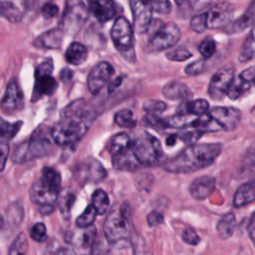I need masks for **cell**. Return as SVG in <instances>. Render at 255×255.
<instances>
[{
  "mask_svg": "<svg viewBox=\"0 0 255 255\" xmlns=\"http://www.w3.org/2000/svg\"><path fill=\"white\" fill-rule=\"evenodd\" d=\"M132 14V27L136 33L146 32L150 26L152 9L147 0H129Z\"/></svg>",
  "mask_w": 255,
  "mask_h": 255,
  "instance_id": "obj_13",
  "label": "cell"
},
{
  "mask_svg": "<svg viewBox=\"0 0 255 255\" xmlns=\"http://www.w3.org/2000/svg\"><path fill=\"white\" fill-rule=\"evenodd\" d=\"M131 147V138L126 132H119L112 136L109 141L108 148L113 155L124 152Z\"/></svg>",
  "mask_w": 255,
  "mask_h": 255,
  "instance_id": "obj_28",
  "label": "cell"
},
{
  "mask_svg": "<svg viewBox=\"0 0 255 255\" xmlns=\"http://www.w3.org/2000/svg\"><path fill=\"white\" fill-rule=\"evenodd\" d=\"M30 236L37 242H44L47 239V229L44 223L38 222L34 224L30 231Z\"/></svg>",
  "mask_w": 255,
  "mask_h": 255,
  "instance_id": "obj_42",
  "label": "cell"
},
{
  "mask_svg": "<svg viewBox=\"0 0 255 255\" xmlns=\"http://www.w3.org/2000/svg\"><path fill=\"white\" fill-rule=\"evenodd\" d=\"M53 61L47 59L42 62L35 73V85L32 96V101L36 102L43 96H51L57 90V82L52 76Z\"/></svg>",
  "mask_w": 255,
  "mask_h": 255,
  "instance_id": "obj_9",
  "label": "cell"
},
{
  "mask_svg": "<svg viewBox=\"0 0 255 255\" xmlns=\"http://www.w3.org/2000/svg\"><path fill=\"white\" fill-rule=\"evenodd\" d=\"M114 68L108 62H101L97 64L88 76L89 91L96 95L109 83L114 75Z\"/></svg>",
  "mask_w": 255,
  "mask_h": 255,
  "instance_id": "obj_15",
  "label": "cell"
},
{
  "mask_svg": "<svg viewBox=\"0 0 255 255\" xmlns=\"http://www.w3.org/2000/svg\"><path fill=\"white\" fill-rule=\"evenodd\" d=\"M181 32L174 23H166L159 27L149 39L146 49L150 53H157L173 47L180 39Z\"/></svg>",
  "mask_w": 255,
  "mask_h": 255,
  "instance_id": "obj_10",
  "label": "cell"
},
{
  "mask_svg": "<svg viewBox=\"0 0 255 255\" xmlns=\"http://www.w3.org/2000/svg\"><path fill=\"white\" fill-rule=\"evenodd\" d=\"M190 28L196 33H202L207 29V19L206 13L198 14L192 17L190 20Z\"/></svg>",
  "mask_w": 255,
  "mask_h": 255,
  "instance_id": "obj_41",
  "label": "cell"
},
{
  "mask_svg": "<svg viewBox=\"0 0 255 255\" xmlns=\"http://www.w3.org/2000/svg\"><path fill=\"white\" fill-rule=\"evenodd\" d=\"M131 150L143 166L160 165L165 158L159 139L142 129L135 131L131 137Z\"/></svg>",
  "mask_w": 255,
  "mask_h": 255,
  "instance_id": "obj_4",
  "label": "cell"
},
{
  "mask_svg": "<svg viewBox=\"0 0 255 255\" xmlns=\"http://www.w3.org/2000/svg\"><path fill=\"white\" fill-rule=\"evenodd\" d=\"M53 137L51 130L45 127H39L31 137L19 144L12 155V160L17 163L25 162L37 157L47 155L53 150Z\"/></svg>",
  "mask_w": 255,
  "mask_h": 255,
  "instance_id": "obj_5",
  "label": "cell"
},
{
  "mask_svg": "<svg viewBox=\"0 0 255 255\" xmlns=\"http://www.w3.org/2000/svg\"><path fill=\"white\" fill-rule=\"evenodd\" d=\"M206 69V62L205 60H197L193 63H190L188 66L185 67V74L189 76H197L202 74Z\"/></svg>",
  "mask_w": 255,
  "mask_h": 255,
  "instance_id": "obj_44",
  "label": "cell"
},
{
  "mask_svg": "<svg viewBox=\"0 0 255 255\" xmlns=\"http://www.w3.org/2000/svg\"><path fill=\"white\" fill-rule=\"evenodd\" d=\"M97 211L95 209V207L93 206V204H89L87 206V208L84 210V212L77 218L76 220V224L79 228H88L89 226H92L96 216H97Z\"/></svg>",
  "mask_w": 255,
  "mask_h": 255,
  "instance_id": "obj_36",
  "label": "cell"
},
{
  "mask_svg": "<svg viewBox=\"0 0 255 255\" xmlns=\"http://www.w3.org/2000/svg\"><path fill=\"white\" fill-rule=\"evenodd\" d=\"M89 9L100 23L110 21L117 13L114 0H92L89 2Z\"/></svg>",
  "mask_w": 255,
  "mask_h": 255,
  "instance_id": "obj_18",
  "label": "cell"
},
{
  "mask_svg": "<svg viewBox=\"0 0 255 255\" xmlns=\"http://www.w3.org/2000/svg\"><path fill=\"white\" fill-rule=\"evenodd\" d=\"M174 1H175L178 5H181V4H182V2H183L184 0H174Z\"/></svg>",
  "mask_w": 255,
  "mask_h": 255,
  "instance_id": "obj_52",
  "label": "cell"
},
{
  "mask_svg": "<svg viewBox=\"0 0 255 255\" xmlns=\"http://www.w3.org/2000/svg\"><path fill=\"white\" fill-rule=\"evenodd\" d=\"M166 58L170 61L173 62H183L187 59H189L192 54L190 53V51L183 47V46H178V47H174V48H169V50L166 52L165 54Z\"/></svg>",
  "mask_w": 255,
  "mask_h": 255,
  "instance_id": "obj_37",
  "label": "cell"
},
{
  "mask_svg": "<svg viewBox=\"0 0 255 255\" xmlns=\"http://www.w3.org/2000/svg\"><path fill=\"white\" fill-rule=\"evenodd\" d=\"M255 57V24L253 25L251 32L246 38L241 52L239 54V61L241 63H245L250 61Z\"/></svg>",
  "mask_w": 255,
  "mask_h": 255,
  "instance_id": "obj_31",
  "label": "cell"
},
{
  "mask_svg": "<svg viewBox=\"0 0 255 255\" xmlns=\"http://www.w3.org/2000/svg\"><path fill=\"white\" fill-rule=\"evenodd\" d=\"M198 51L204 60L211 58L216 51L215 41L211 37H206L198 46Z\"/></svg>",
  "mask_w": 255,
  "mask_h": 255,
  "instance_id": "obj_39",
  "label": "cell"
},
{
  "mask_svg": "<svg viewBox=\"0 0 255 255\" xmlns=\"http://www.w3.org/2000/svg\"><path fill=\"white\" fill-rule=\"evenodd\" d=\"M115 123L119 127L126 128H132L136 125V121L133 117V113L128 109L121 110L115 115Z\"/></svg>",
  "mask_w": 255,
  "mask_h": 255,
  "instance_id": "obj_34",
  "label": "cell"
},
{
  "mask_svg": "<svg viewBox=\"0 0 255 255\" xmlns=\"http://www.w3.org/2000/svg\"><path fill=\"white\" fill-rule=\"evenodd\" d=\"M175 139H176V135L175 134H171V135H169V137H167V139H166V144L167 145H173L174 143H175Z\"/></svg>",
  "mask_w": 255,
  "mask_h": 255,
  "instance_id": "obj_51",
  "label": "cell"
},
{
  "mask_svg": "<svg viewBox=\"0 0 255 255\" xmlns=\"http://www.w3.org/2000/svg\"><path fill=\"white\" fill-rule=\"evenodd\" d=\"M146 221L149 226H158L163 222V216L157 211H151L146 216Z\"/></svg>",
  "mask_w": 255,
  "mask_h": 255,
  "instance_id": "obj_48",
  "label": "cell"
},
{
  "mask_svg": "<svg viewBox=\"0 0 255 255\" xmlns=\"http://www.w3.org/2000/svg\"><path fill=\"white\" fill-rule=\"evenodd\" d=\"M88 14V8L83 0H66L61 29L68 33H76L86 22Z\"/></svg>",
  "mask_w": 255,
  "mask_h": 255,
  "instance_id": "obj_7",
  "label": "cell"
},
{
  "mask_svg": "<svg viewBox=\"0 0 255 255\" xmlns=\"http://www.w3.org/2000/svg\"><path fill=\"white\" fill-rule=\"evenodd\" d=\"M181 238L186 244L192 245V246H195L200 242V237L198 236L196 231L192 228L184 229L181 233Z\"/></svg>",
  "mask_w": 255,
  "mask_h": 255,
  "instance_id": "obj_45",
  "label": "cell"
},
{
  "mask_svg": "<svg viewBox=\"0 0 255 255\" xmlns=\"http://www.w3.org/2000/svg\"><path fill=\"white\" fill-rule=\"evenodd\" d=\"M111 37L115 47L123 55L133 54V27L125 17H118L111 29Z\"/></svg>",
  "mask_w": 255,
  "mask_h": 255,
  "instance_id": "obj_8",
  "label": "cell"
},
{
  "mask_svg": "<svg viewBox=\"0 0 255 255\" xmlns=\"http://www.w3.org/2000/svg\"><path fill=\"white\" fill-rule=\"evenodd\" d=\"M209 110V104L206 100L197 99L193 101H187L180 105L177 110V115L180 116H201L207 113Z\"/></svg>",
  "mask_w": 255,
  "mask_h": 255,
  "instance_id": "obj_25",
  "label": "cell"
},
{
  "mask_svg": "<svg viewBox=\"0 0 255 255\" xmlns=\"http://www.w3.org/2000/svg\"><path fill=\"white\" fill-rule=\"evenodd\" d=\"M75 194L70 190H65L58 196V206L60 208L63 216L68 217L71 211V208L75 202Z\"/></svg>",
  "mask_w": 255,
  "mask_h": 255,
  "instance_id": "obj_35",
  "label": "cell"
},
{
  "mask_svg": "<svg viewBox=\"0 0 255 255\" xmlns=\"http://www.w3.org/2000/svg\"><path fill=\"white\" fill-rule=\"evenodd\" d=\"M92 204L98 214H105L110 206V199L106 191H104L103 189L95 190L92 194Z\"/></svg>",
  "mask_w": 255,
  "mask_h": 255,
  "instance_id": "obj_32",
  "label": "cell"
},
{
  "mask_svg": "<svg viewBox=\"0 0 255 255\" xmlns=\"http://www.w3.org/2000/svg\"><path fill=\"white\" fill-rule=\"evenodd\" d=\"M24 105V97L22 91L15 80H12L5 91L1 101V109L6 114H13L20 111Z\"/></svg>",
  "mask_w": 255,
  "mask_h": 255,
  "instance_id": "obj_17",
  "label": "cell"
},
{
  "mask_svg": "<svg viewBox=\"0 0 255 255\" xmlns=\"http://www.w3.org/2000/svg\"><path fill=\"white\" fill-rule=\"evenodd\" d=\"M65 58L67 62L72 65H81L88 58V49L79 42H73L67 48Z\"/></svg>",
  "mask_w": 255,
  "mask_h": 255,
  "instance_id": "obj_26",
  "label": "cell"
},
{
  "mask_svg": "<svg viewBox=\"0 0 255 255\" xmlns=\"http://www.w3.org/2000/svg\"><path fill=\"white\" fill-rule=\"evenodd\" d=\"M255 201V181H249L240 185L233 197L234 207L240 208Z\"/></svg>",
  "mask_w": 255,
  "mask_h": 255,
  "instance_id": "obj_23",
  "label": "cell"
},
{
  "mask_svg": "<svg viewBox=\"0 0 255 255\" xmlns=\"http://www.w3.org/2000/svg\"><path fill=\"white\" fill-rule=\"evenodd\" d=\"M2 225H3V218H2V216L0 215V228L2 227Z\"/></svg>",
  "mask_w": 255,
  "mask_h": 255,
  "instance_id": "obj_53",
  "label": "cell"
},
{
  "mask_svg": "<svg viewBox=\"0 0 255 255\" xmlns=\"http://www.w3.org/2000/svg\"><path fill=\"white\" fill-rule=\"evenodd\" d=\"M222 145L214 143H194L183 149L178 155L163 165L164 170L171 173H189L212 164L221 153Z\"/></svg>",
  "mask_w": 255,
  "mask_h": 255,
  "instance_id": "obj_2",
  "label": "cell"
},
{
  "mask_svg": "<svg viewBox=\"0 0 255 255\" xmlns=\"http://www.w3.org/2000/svg\"><path fill=\"white\" fill-rule=\"evenodd\" d=\"M51 0H25V9L27 12H33L41 9L46 3Z\"/></svg>",
  "mask_w": 255,
  "mask_h": 255,
  "instance_id": "obj_47",
  "label": "cell"
},
{
  "mask_svg": "<svg viewBox=\"0 0 255 255\" xmlns=\"http://www.w3.org/2000/svg\"><path fill=\"white\" fill-rule=\"evenodd\" d=\"M104 234L111 244H116L127 240L129 237V229L128 224V215L126 208L114 206L104 222Z\"/></svg>",
  "mask_w": 255,
  "mask_h": 255,
  "instance_id": "obj_6",
  "label": "cell"
},
{
  "mask_svg": "<svg viewBox=\"0 0 255 255\" xmlns=\"http://www.w3.org/2000/svg\"><path fill=\"white\" fill-rule=\"evenodd\" d=\"M40 10L42 12V15L46 19H51V18H54L58 14L59 7L57 5L51 3V2H48Z\"/></svg>",
  "mask_w": 255,
  "mask_h": 255,
  "instance_id": "obj_46",
  "label": "cell"
},
{
  "mask_svg": "<svg viewBox=\"0 0 255 255\" xmlns=\"http://www.w3.org/2000/svg\"><path fill=\"white\" fill-rule=\"evenodd\" d=\"M251 83L243 79L240 75L235 79H233L229 90L227 92V96L231 100H237L241 96H243L246 92H248L251 88Z\"/></svg>",
  "mask_w": 255,
  "mask_h": 255,
  "instance_id": "obj_29",
  "label": "cell"
},
{
  "mask_svg": "<svg viewBox=\"0 0 255 255\" xmlns=\"http://www.w3.org/2000/svg\"><path fill=\"white\" fill-rule=\"evenodd\" d=\"M152 11L158 14H168L171 11L169 0H147Z\"/></svg>",
  "mask_w": 255,
  "mask_h": 255,
  "instance_id": "obj_43",
  "label": "cell"
},
{
  "mask_svg": "<svg viewBox=\"0 0 255 255\" xmlns=\"http://www.w3.org/2000/svg\"><path fill=\"white\" fill-rule=\"evenodd\" d=\"M234 7L226 2H221L212 6L206 13L207 28L217 29L226 26L232 16Z\"/></svg>",
  "mask_w": 255,
  "mask_h": 255,
  "instance_id": "obj_16",
  "label": "cell"
},
{
  "mask_svg": "<svg viewBox=\"0 0 255 255\" xmlns=\"http://www.w3.org/2000/svg\"><path fill=\"white\" fill-rule=\"evenodd\" d=\"M236 225V218L232 212L224 214L217 222L216 231L220 239L226 240L230 238L234 232Z\"/></svg>",
  "mask_w": 255,
  "mask_h": 255,
  "instance_id": "obj_27",
  "label": "cell"
},
{
  "mask_svg": "<svg viewBox=\"0 0 255 255\" xmlns=\"http://www.w3.org/2000/svg\"><path fill=\"white\" fill-rule=\"evenodd\" d=\"M162 94L165 98L173 101L187 100L192 96L190 89L183 83L171 81L165 84L162 88Z\"/></svg>",
  "mask_w": 255,
  "mask_h": 255,
  "instance_id": "obj_21",
  "label": "cell"
},
{
  "mask_svg": "<svg viewBox=\"0 0 255 255\" xmlns=\"http://www.w3.org/2000/svg\"><path fill=\"white\" fill-rule=\"evenodd\" d=\"M248 233L253 245L255 246V211L251 215V218L248 224Z\"/></svg>",
  "mask_w": 255,
  "mask_h": 255,
  "instance_id": "obj_50",
  "label": "cell"
},
{
  "mask_svg": "<svg viewBox=\"0 0 255 255\" xmlns=\"http://www.w3.org/2000/svg\"><path fill=\"white\" fill-rule=\"evenodd\" d=\"M255 24V0H251L245 12L229 26V33H238Z\"/></svg>",
  "mask_w": 255,
  "mask_h": 255,
  "instance_id": "obj_24",
  "label": "cell"
},
{
  "mask_svg": "<svg viewBox=\"0 0 255 255\" xmlns=\"http://www.w3.org/2000/svg\"><path fill=\"white\" fill-rule=\"evenodd\" d=\"M9 153V145L7 142L0 141V171H2L5 167L7 158Z\"/></svg>",
  "mask_w": 255,
  "mask_h": 255,
  "instance_id": "obj_49",
  "label": "cell"
},
{
  "mask_svg": "<svg viewBox=\"0 0 255 255\" xmlns=\"http://www.w3.org/2000/svg\"><path fill=\"white\" fill-rule=\"evenodd\" d=\"M253 85H255V79H254V82H253Z\"/></svg>",
  "mask_w": 255,
  "mask_h": 255,
  "instance_id": "obj_54",
  "label": "cell"
},
{
  "mask_svg": "<svg viewBox=\"0 0 255 255\" xmlns=\"http://www.w3.org/2000/svg\"><path fill=\"white\" fill-rule=\"evenodd\" d=\"M234 79V70L230 67L219 69L213 74L208 86V95L214 101L222 100L227 96L229 87Z\"/></svg>",
  "mask_w": 255,
  "mask_h": 255,
  "instance_id": "obj_11",
  "label": "cell"
},
{
  "mask_svg": "<svg viewBox=\"0 0 255 255\" xmlns=\"http://www.w3.org/2000/svg\"><path fill=\"white\" fill-rule=\"evenodd\" d=\"M22 126V122L8 123L0 118V141L7 142L12 139L19 131Z\"/></svg>",
  "mask_w": 255,
  "mask_h": 255,
  "instance_id": "obj_33",
  "label": "cell"
},
{
  "mask_svg": "<svg viewBox=\"0 0 255 255\" xmlns=\"http://www.w3.org/2000/svg\"><path fill=\"white\" fill-rule=\"evenodd\" d=\"M28 250V241L25 234L20 233L10 246L9 254H25Z\"/></svg>",
  "mask_w": 255,
  "mask_h": 255,
  "instance_id": "obj_40",
  "label": "cell"
},
{
  "mask_svg": "<svg viewBox=\"0 0 255 255\" xmlns=\"http://www.w3.org/2000/svg\"><path fill=\"white\" fill-rule=\"evenodd\" d=\"M143 110L147 115L158 116L166 109V104L159 100H148L143 104Z\"/></svg>",
  "mask_w": 255,
  "mask_h": 255,
  "instance_id": "obj_38",
  "label": "cell"
},
{
  "mask_svg": "<svg viewBox=\"0 0 255 255\" xmlns=\"http://www.w3.org/2000/svg\"><path fill=\"white\" fill-rule=\"evenodd\" d=\"M61 187V175L52 167H44L40 177L32 184L31 199L40 206L41 212L50 213L58 199Z\"/></svg>",
  "mask_w": 255,
  "mask_h": 255,
  "instance_id": "obj_3",
  "label": "cell"
},
{
  "mask_svg": "<svg viewBox=\"0 0 255 255\" xmlns=\"http://www.w3.org/2000/svg\"><path fill=\"white\" fill-rule=\"evenodd\" d=\"M95 119L94 112L85 109L83 101L73 102L62 113V119L51 129L53 140L61 146L78 142Z\"/></svg>",
  "mask_w": 255,
  "mask_h": 255,
  "instance_id": "obj_1",
  "label": "cell"
},
{
  "mask_svg": "<svg viewBox=\"0 0 255 255\" xmlns=\"http://www.w3.org/2000/svg\"><path fill=\"white\" fill-rule=\"evenodd\" d=\"M215 188V178L203 175L195 178L189 185V193L196 200L207 198Z\"/></svg>",
  "mask_w": 255,
  "mask_h": 255,
  "instance_id": "obj_19",
  "label": "cell"
},
{
  "mask_svg": "<svg viewBox=\"0 0 255 255\" xmlns=\"http://www.w3.org/2000/svg\"><path fill=\"white\" fill-rule=\"evenodd\" d=\"M22 16L23 14L21 10L12 2H8V1L0 2V17L5 18L9 22L17 23L21 21Z\"/></svg>",
  "mask_w": 255,
  "mask_h": 255,
  "instance_id": "obj_30",
  "label": "cell"
},
{
  "mask_svg": "<svg viewBox=\"0 0 255 255\" xmlns=\"http://www.w3.org/2000/svg\"><path fill=\"white\" fill-rule=\"evenodd\" d=\"M207 112L220 129L230 131L237 128L241 120V113L233 107H213Z\"/></svg>",
  "mask_w": 255,
  "mask_h": 255,
  "instance_id": "obj_12",
  "label": "cell"
},
{
  "mask_svg": "<svg viewBox=\"0 0 255 255\" xmlns=\"http://www.w3.org/2000/svg\"><path fill=\"white\" fill-rule=\"evenodd\" d=\"M75 174L79 181L97 183L106 178L107 171L97 159L87 158L76 167Z\"/></svg>",
  "mask_w": 255,
  "mask_h": 255,
  "instance_id": "obj_14",
  "label": "cell"
},
{
  "mask_svg": "<svg viewBox=\"0 0 255 255\" xmlns=\"http://www.w3.org/2000/svg\"><path fill=\"white\" fill-rule=\"evenodd\" d=\"M112 163L113 166L120 170H127L132 171L137 169L140 166V163L137 161L136 157L134 156L131 147L124 152L112 156Z\"/></svg>",
  "mask_w": 255,
  "mask_h": 255,
  "instance_id": "obj_22",
  "label": "cell"
},
{
  "mask_svg": "<svg viewBox=\"0 0 255 255\" xmlns=\"http://www.w3.org/2000/svg\"><path fill=\"white\" fill-rule=\"evenodd\" d=\"M64 38V31L60 28L51 29L36 38L34 45L44 49H57L61 46Z\"/></svg>",
  "mask_w": 255,
  "mask_h": 255,
  "instance_id": "obj_20",
  "label": "cell"
},
{
  "mask_svg": "<svg viewBox=\"0 0 255 255\" xmlns=\"http://www.w3.org/2000/svg\"><path fill=\"white\" fill-rule=\"evenodd\" d=\"M87 1H88V2H90V1H92V0H87Z\"/></svg>",
  "mask_w": 255,
  "mask_h": 255,
  "instance_id": "obj_55",
  "label": "cell"
}]
</instances>
